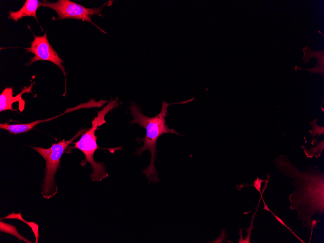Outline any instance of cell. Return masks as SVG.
<instances>
[{
	"label": "cell",
	"instance_id": "1",
	"mask_svg": "<svg viewBox=\"0 0 324 243\" xmlns=\"http://www.w3.org/2000/svg\"><path fill=\"white\" fill-rule=\"evenodd\" d=\"M274 162L279 171L295 178L294 181H291L296 190L289 196L290 208L297 211L298 218L303 221L304 226L312 229L320 220L312 221V216L315 213L321 215L324 212V174L313 167L300 172L284 156L278 157Z\"/></svg>",
	"mask_w": 324,
	"mask_h": 243
},
{
	"label": "cell",
	"instance_id": "2",
	"mask_svg": "<svg viewBox=\"0 0 324 243\" xmlns=\"http://www.w3.org/2000/svg\"><path fill=\"white\" fill-rule=\"evenodd\" d=\"M195 97L178 102L168 103L162 99V105L160 113L153 117L145 115L142 112L139 105L131 103L130 108L131 115L133 120L131 124L137 123L146 130V134L143 138H137L140 143L143 142V146L136 149L134 154L141 156L146 150L150 152V162L149 165L144 169L142 172L145 174L149 180V183L159 181L158 172L155 166L156 152V144L160 136L164 134L171 133L181 135L175 130L173 128H170L166 124L165 118L167 116L168 107L169 105L176 104H185L193 101Z\"/></svg>",
	"mask_w": 324,
	"mask_h": 243
},
{
	"label": "cell",
	"instance_id": "3",
	"mask_svg": "<svg viewBox=\"0 0 324 243\" xmlns=\"http://www.w3.org/2000/svg\"><path fill=\"white\" fill-rule=\"evenodd\" d=\"M119 105L118 99L111 100L101 110L97 112V115L92 121V126L85 132L77 142H73L74 146L70 147L72 149H78L81 151L85 157L83 163L89 162L92 167V172L90 174L91 179L94 181H100L108 176L106 172V167L101 162H96L94 159V154L98 149H100L97 144V137L95 136L96 130L98 126L106 122L105 120L106 115L109 111Z\"/></svg>",
	"mask_w": 324,
	"mask_h": 243
},
{
	"label": "cell",
	"instance_id": "4",
	"mask_svg": "<svg viewBox=\"0 0 324 243\" xmlns=\"http://www.w3.org/2000/svg\"><path fill=\"white\" fill-rule=\"evenodd\" d=\"M86 131V129H81L71 139L68 141L63 140L58 143H53L49 148L31 146L42 156L46 162L45 176L41 192L44 198L48 199L51 198L57 193L58 188L55 183L54 176L60 167V159L65 149L74 140Z\"/></svg>",
	"mask_w": 324,
	"mask_h": 243
},
{
	"label": "cell",
	"instance_id": "5",
	"mask_svg": "<svg viewBox=\"0 0 324 243\" xmlns=\"http://www.w3.org/2000/svg\"><path fill=\"white\" fill-rule=\"evenodd\" d=\"M109 1L99 8H86L81 4L75 3L69 0H58L56 2H49L44 1L40 3V6L49 7L52 9L58 14V19H74L87 21L93 24L102 32H105L101 29L93 22L91 16L94 15L101 16L103 7L109 4Z\"/></svg>",
	"mask_w": 324,
	"mask_h": 243
},
{
	"label": "cell",
	"instance_id": "6",
	"mask_svg": "<svg viewBox=\"0 0 324 243\" xmlns=\"http://www.w3.org/2000/svg\"><path fill=\"white\" fill-rule=\"evenodd\" d=\"M34 40L31 42L30 47L25 49H27L28 52L32 53L35 56L31 58L30 62L27 65L32 64L36 61L40 60L49 61L53 63L60 68L65 76V88L64 95L65 94L66 89V73L64 67L62 65L63 62V60L59 56L52 46L48 41L46 33L42 36H36L35 35H34Z\"/></svg>",
	"mask_w": 324,
	"mask_h": 243
},
{
	"label": "cell",
	"instance_id": "7",
	"mask_svg": "<svg viewBox=\"0 0 324 243\" xmlns=\"http://www.w3.org/2000/svg\"><path fill=\"white\" fill-rule=\"evenodd\" d=\"M34 82H32L29 87L25 86L21 92L15 96H13V87H6L0 95V112L5 110L16 111L13 109L12 105L16 102H19V109L20 111H23L25 104V101L22 98V94L25 93L32 92V88Z\"/></svg>",
	"mask_w": 324,
	"mask_h": 243
},
{
	"label": "cell",
	"instance_id": "8",
	"mask_svg": "<svg viewBox=\"0 0 324 243\" xmlns=\"http://www.w3.org/2000/svg\"><path fill=\"white\" fill-rule=\"evenodd\" d=\"M96 106L95 102L93 99H91L88 103L85 104H82L79 106H77L75 108L67 109L64 113L56 116V117H52V118H49L46 120H38L37 121H33L29 123L26 124H9L8 123H0V128L1 129H4L7 130L9 133L13 134H18L23 133H25L29 131L32 129L36 125L44 122L49 120H51L55 118H57L59 116L63 115L64 113H65L67 112L76 110V109L82 108H90Z\"/></svg>",
	"mask_w": 324,
	"mask_h": 243
},
{
	"label": "cell",
	"instance_id": "9",
	"mask_svg": "<svg viewBox=\"0 0 324 243\" xmlns=\"http://www.w3.org/2000/svg\"><path fill=\"white\" fill-rule=\"evenodd\" d=\"M40 2L38 0H27L22 7L17 11H9V19H12L15 22L25 16H32L38 21L36 12L40 6Z\"/></svg>",
	"mask_w": 324,
	"mask_h": 243
},
{
	"label": "cell",
	"instance_id": "10",
	"mask_svg": "<svg viewBox=\"0 0 324 243\" xmlns=\"http://www.w3.org/2000/svg\"><path fill=\"white\" fill-rule=\"evenodd\" d=\"M1 224L3 225V229H0L1 231H3L10 233L12 235H14L20 239H23L24 241H26V240L23 238L21 235H20L16 227L13 226L8 225L7 224L4 223V222H0Z\"/></svg>",
	"mask_w": 324,
	"mask_h": 243
},
{
	"label": "cell",
	"instance_id": "11",
	"mask_svg": "<svg viewBox=\"0 0 324 243\" xmlns=\"http://www.w3.org/2000/svg\"><path fill=\"white\" fill-rule=\"evenodd\" d=\"M262 194H260V195H261V198L262 199L263 201V203H264V208H263V209H265V210H267V211H269L270 212H271V213L273 215V216H274L275 217V218L276 219V220L279 222V223H280L281 224L283 225L284 226H285L286 227H287V228H288V229H289V230H290V231L293 234H294V235H295V236H296V237H297V238H298L301 242H302V243H304V242L302 239H300L297 235H296L294 233V232H293V231H292V230H291V229H290V228L286 225V224L284 222V221H283L280 218H279L278 216H276L275 214H274V213H273V212H272V211L269 209V208L268 207V206H267V205L266 204L265 201H264V199H263V197H262Z\"/></svg>",
	"mask_w": 324,
	"mask_h": 243
},
{
	"label": "cell",
	"instance_id": "12",
	"mask_svg": "<svg viewBox=\"0 0 324 243\" xmlns=\"http://www.w3.org/2000/svg\"><path fill=\"white\" fill-rule=\"evenodd\" d=\"M264 180L260 179L257 177L256 180L254 181V184L252 185L255 187L256 190L261 194V183L263 182Z\"/></svg>",
	"mask_w": 324,
	"mask_h": 243
}]
</instances>
